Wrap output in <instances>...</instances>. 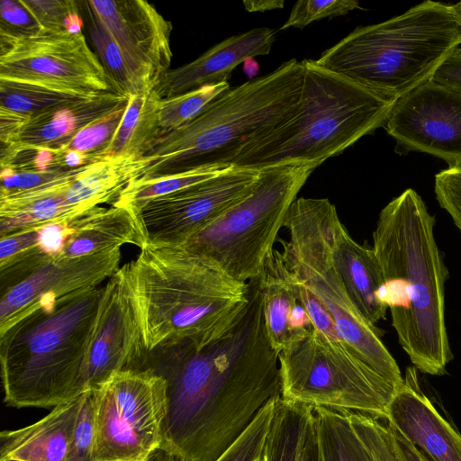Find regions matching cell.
<instances>
[{
  "label": "cell",
  "mask_w": 461,
  "mask_h": 461,
  "mask_svg": "<svg viewBox=\"0 0 461 461\" xmlns=\"http://www.w3.org/2000/svg\"><path fill=\"white\" fill-rule=\"evenodd\" d=\"M48 32H82L83 21L73 0H19Z\"/></svg>",
  "instance_id": "8d00e7d4"
},
{
  "label": "cell",
  "mask_w": 461,
  "mask_h": 461,
  "mask_svg": "<svg viewBox=\"0 0 461 461\" xmlns=\"http://www.w3.org/2000/svg\"><path fill=\"white\" fill-rule=\"evenodd\" d=\"M95 398L84 393L72 441L64 461H94Z\"/></svg>",
  "instance_id": "ab89813d"
},
{
  "label": "cell",
  "mask_w": 461,
  "mask_h": 461,
  "mask_svg": "<svg viewBox=\"0 0 461 461\" xmlns=\"http://www.w3.org/2000/svg\"><path fill=\"white\" fill-rule=\"evenodd\" d=\"M357 8L359 4L356 0H300L294 4L280 30L303 29L314 21L345 15Z\"/></svg>",
  "instance_id": "f35d334b"
},
{
  "label": "cell",
  "mask_w": 461,
  "mask_h": 461,
  "mask_svg": "<svg viewBox=\"0 0 461 461\" xmlns=\"http://www.w3.org/2000/svg\"><path fill=\"white\" fill-rule=\"evenodd\" d=\"M275 40V31L267 27L233 35L192 62L169 69L155 88L162 99H167L204 86L228 82L232 70L247 59L268 54Z\"/></svg>",
  "instance_id": "d6986e66"
},
{
  "label": "cell",
  "mask_w": 461,
  "mask_h": 461,
  "mask_svg": "<svg viewBox=\"0 0 461 461\" xmlns=\"http://www.w3.org/2000/svg\"><path fill=\"white\" fill-rule=\"evenodd\" d=\"M295 111L249 141L234 158L237 168L260 170L287 163L318 167L383 127L395 102L303 59Z\"/></svg>",
  "instance_id": "5b68a950"
},
{
  "label": "cell",
  "mask_w": 461,
  "mask_h": 461,
  "mask_svg": "<svg viewBox=\"0 0 461 461\" xmlns=\"http://www.w3.org/2000/svg\"><path fill=\"white\" fill-rule=\"evenodd\" d=\"M56 150L57 166L59 169L66 171L80 169L103 160L69 149L61 148Z\"/></svg>",
  "instance_id": "7dc6e473"
},
{
  "label": "cell",
  "mask_w": 461,
  "mask_h": 461,
  "mask_svg": "<svg viewBox=\"0 0 461 461\" xmlns=\"http://www.w3.org/2000/svg\"><path fill=\"white\" fill-rule=\"evenodd\" d=\"M140 249L122 268L147 352L182 341L206 345L247 302L248 283L184 245Z\"/></svg>",
  "instance_id": "3957f363"
},
{
  "label": "cell",
  "mask_w": 461,
  "mask_h": 461,
  "mask_svg": "<svg viewBox=\"0 0 461 461\" xmlns=\"http://www.w3.org/2000/svg\"><path fill=\"white\" fill-rule=\"evenodd\" d=\"M162 98L149 86L129 98L128 105L105 152V158L143 157L161 136L159 105Z\"/></svg>",
  "instance_id": "83f0119b"
},
{
  "label": "cell",
  "mask_w": 461,
  "mask_h": 461,
  "mask_svg": "<svg viewBox=\"0 0 461 461\" xmlns=\"http://www.w3.org/2000/svg\"><path fill=\"white\" fill-rule=\"evenodd\" d=\"M435 219L408 188L380 212L373 250L384 280V302L402 348L421 373L439 375L453 358L445 318L447 269Z\"/></svg>",
  "instance_id": "7a4b0ae2"
},
{
  "label": "cell",
  "mask_w": 461,
  "mask_h": 461,
  "mask_svg": "<svg viewBox=\"0 0 461 461\" xmlns=\"http://www.w3.org/2000/svg\"><path fill=\"white\" fill-rule=\"evenodd\" d=\"M129 98H125L114 110L90 122L77 131L62 148L77 150L100 159H105L120 126Z\"/></svg>",
  "instance_id": "d590c367"
},
{
  "label": "cell",
  "mask_w": 461,
  "mask_h": 461,
  "mask_svg": "<svg viewBox=\"0 0 461 461\" xmlns=\"http://www.w3.org/2000/svg\"><path fill=\"white\" fill-rule=\"evenodd\" d=\"M436 199L461 231V166L447 167L435 176Z\"/></svg>",
  "instance_id": "b9f144b4"
},
{
  "label": "cell",
  "mask_w": 461,
  "mask_h": 461,
  "mask_svg": "<svg viewBox=\"0 0 461 461\" xmlns=\"http://www.w3.org/2000/svg\"><path fill=\"white\" fill-rule=\"evenodd\" d=\"M259 170L228 167L218 176L156 198L140 219L147 243L183 245L249 194Z\"/></svg>",
  "instance_id": "4fadbf2b"
},
{
  "label": "cell",
  "mask_w": 461,
  "mask_h": 461,
  "mask_svg": "<svg viewBox=\"0 0 461 461\" xmlns=\"http://www.w3.org/2000/svg\"><path fill=\"white\" fill-rule=\"evenodd\" d=\"M316 167L297 162L260 169L249 194L183 245L234 280L258 277L290 206Z\"/></svg>",
  "instance_id": "9c48e42d"
},
{
  "label": "cell",
  "mask_w": 461,
  "mask_h": 461,
  "mask_svg": "<svg viewBox=\"0 0 461 461\" xmlns=\"http://www.w3.org/2000/svg\"><path fill=\"white\" fill-rule=\"evenodd\" d=\"M92 391L94 461H151L167 413L164 378L149 369L121 370Z\"/></svg>",
  "instance_id": "8fae6325"
},
{
  "label": "cell",
  "mask_w": 461,
  "mask_h": 461,
  "mask_svg": "<svg viewBox=\"0 0 461 461\" xmlns=\"http://www.w3.org/2000/svg\"><path fill=\"white\" fill-rule=\"evenodd\" d=\"M461 44L452 5L425 1L384 22L356 28L316 62L396 102L431 79Z\"/></svg>",
  "instance_id": "52a82bcc"
},
{
  "label": "cell",
  "mask_w": 461,
  "mask_h": 461,
  "mask_svg": "<svg viewBox=\"0 0 461 461\" xmlns=\"http://www.w3.org/2000/svg\"><path fill=\"white\" fill-rule=\"evenodd\" d=\"M261 461H321L313 407L276 400Z\"/></svg>",
  "instance_id": "484cf974"
},
{
  "label": "cell",
  "mask_w": 461,
  "mask_h": 461,
  "mask_svg": "<svg viewBox=\"0 0 461 461\" xmlns=\"http://www.w3.org/2000/svg\"><path fill=\"white\" fill-rule=\"evenodd\" d=\"M400 446L408 461H429L411 442L404 437L394 431Z\"/></svg>",
  "instance_id": "681fc988"
},
{
  "label": "cell",
  "mask_w": 461,
  "mask_h": 461,
  "mask_svg": "<svg viewBox=\"0 0 461 461\" xmlns=\"http://www.w3.org/2000/svg\"><path fill=\"white\" fill-rule=\"evenodd\" d=\"M122 49L134 73L155 86L169 70L172 24L143 0L86 2Z\"/></svg>",
  "instance_id": "e0dca14e"
},
{
  "label": "cell",
  "mask_w": 461,
  "mask_h": 461,
  "mask_svg": "<svg viewBox=\"0 0 461 461\" xmlns=\"http://www.w3.org/2000/svg\"><path fill=\"white\" fill-rule=\"evenodd\" d=\"M452 7L455 11V13L456 14L460 23H461V1L455 4V5H452Z\"/></svg>",
  "instance_id": "816d5d0a"
},
{
  "label": "cell",
  "mask_w": 461,
  "mask_h": 461,
  "mask_svg": "<svg viewBox=\"0 0 461 461\" xmlns=\"http://www.w3.org/2000/svg\"><path fill=\"white\" fill-rule=\"evenodd\" d=\"M245 9L249 12H266L269 10L283 8V0H248L243 1Z\"/></svg>",
  "instance_id": "c3c4849f"
},
{
  "label": "cell",
  "mask_w": 461,
  "mask_h": 461,
  "mask_svg": "<svg viewBox=\"0 0 461 461\" xmlns=\"http://www.w3.org/2000/svg\"><path fill=\"white\" fill-rule=\"evenodd\" d=\"M146 354L123 270L120 267L103 285L86 358L87 391L98 387L115 372L138 370Z\"/></svg>",
  "instance_id": "2e32d148"
},
{
  "label": "cell",
  "mask_w": 461,
  "mask_h": 461,
  "mask_svg": "<svg viewBox=\"0 0 461 461\" xmlns=\"http://www.w3.org/2000/svg\"><path fill=\"white\" fill-rule=\"evenodd\" d=\"M303 78L302 62L292 59L225 91L189 123L159 137L140 158L136 180L231 167L249 141L295 111Z\"/></svg>",
  "instance_id": "277c9868"
},
{
  "label": "cell",
  "mask_w": 461,
  "mask_h": 461,
  "mask_svg": "<svg viewBox=\"0 0 461 461\" xmlns=\"http://www.w3.org/2000/svg\"><path fill=\"white\" fill-rule=\"evenodd\" d=\"M103 286L39 310L0 335L4 402L50 409L87 391L86 358Z\"/></svg>",
  "instance_id": "8992f818"
},
{
  "label": "cell",
  "mask_w": 461,
  "mask_h": 461,
  "mask_svg": "<svg viewBox=\"0 0 461 461\" xmlns=\"http://www.w3.org/2000/svg\"><path fill=\"white\" fill-rule=\"evenodd\" d=\"M40 31L36 20L19 0L0 1V37L19 39Z\"/></svg>",
  "instance_id": "7bdbcfd3"
},
{
  "label": "cell",
  "mask_w": 461,
  "mask_h": 461,
  "mask_svg": "<svg viewBox=\"0 0 461 461\" xmlns=\"http://www.w3.org/2000/svg\"><path fill=\"white\" fill-rule=\"evenodd\" d=\"M54 261L38 246V227L0 238V285L2 294L42 266Z\"/></svg>",
  "instance_id": "f546056e"
},
{
  "label": "cell",
  "mask_w": 461,
  "mask_h": 461,
  "mask_svg": "<svg viewBox=\"0 0 461 461\" xmlns=\"http://www.w3.org/2000/svg\"><path fill=\"white\" fill-rule=\"evenodd\" d=\"M167 384L161 443L151 461H215L260 410L281 397L278 353L265 321L259 276L248 282L244 306L214 339L147 352L138 370Z\"/></svg>",
  "instance_id": "6da1fadb"
},
{
  "label": "cell",
  "mask_w": 461,
  "mask_h": 461,
  "mask_svg": "<svg viewBox=\"0 0 461 461\" xmlns=\"http://www.w3.org/2000/svg\"><path fill=\"white\" fill-rule=\"evenodd\" d=\"M121 249L51 261L1 296L0 335L39 311L100 286L119 268Z\"/></svg>",
  "instance_id": "9a60e30c"
},
{
  "label": "cell",
  "mask_w": 461,
  "mask_h": 461,
  "mask_svg": "<svg viewBox=\"0 0 461 461\" xmlns=\"http://www.w3.org/2000/svg\"><path fill=\"white\" fill-rule=\"evenodd\" d=\"M243 71L249 80L256 78L259 71V65L255 58L247 59L243 63Z\"/></svg>",
  "instance_id": "f907efd6"
},
{
  "label": "cell",
  "mask_w": 461,
  "mask_h": 461,
  "mask_svg": "<svg viewBox=\"0 0 461 461\" xmlns=\"http://www.w3.org/2000/svg\"><path fill=\"white\" fill-rule=\"evenodd\" d=\"M431 80L461 92V48H455L447 56Z\"/></svg>",
  "instance_id": "f6af8a7d"
},
{
  "label": "cell",
  "mask_w": 461,
  "mask_h": 461,
  "mask_svg": "<svg viewBox=\"0 0 461 461\" xmlns=\"http://www.w3.org/2000/svg\"><path fill=\"white\" fill-rule=\"evenodd\" d=\"M71 221L72 233L60 259L121 249L124 244L140 249L147 244L139 214L125 207L98 206Z\"/></svg>",
  "instance_id": "603a6c76"
},
{
  "label": "cell",
  "mask_w": 461,
  "mask_h": 461,
  "mask_svg": "<svg viewBox=\"0 0 461 461\" xmlns=\"http://www.w3.org/2000/svg\"><path fill=\"white\" fill-rule=\"evenodd\" d=\"M29 119V117L0 107L1 144L14 142Z\"/></svg>",
  "instance_id": "bcb514c9"
},
{
  "label": "cell",
  "mask_w": 461,
  "mask_h": 461,
  "mask_svg": "<svg viewBox=\"0 0 461 461\" xmlns=\"http://www.w3.org/2000/svg\"><path fill=\"white\" fill-rule=\"evenodd\" d=\"M230 88L229 83L223 82L162 99L159 105L161 136L189 123Z\"/></svg>",
  "instance_id": "836d02e7"
},
{
  "label": "cell",
  "mask_w": 461,
  "mask_h": 461,
  "mask_svg": "<svg viewBox=\"0 0 461 461\" xmlns=\"http://www.w3.org/2000/svg\"><path fill=\"white\" fill-rule=\"evenodd\" d=\"M72 220L52 221L38 227V246L50 260L61 258L72 233Z\"/></svg>",
  "instance_id": "ee69618b"
},
{
  "label": "cell",
  "mask_w": 461,
  "mask_h": 461,
  "mask_svg": "<svg viewBox=\"0 0 461 461\" xmlns=\"http://www.w3.org/2000/svg\"><path fill=\"white\" fill-rule=\"evenodd\" d=\"M142 167L140 158H107L80 172L66 193V198L84 214L102 203L113 205L125 188L136 180Z\"/></svg>",
  "instance_id": "4316f807"
},
{
  "label": "cell",
  "mask_w": 461,
  "mask_h": 461,
  "mask_svg": "<svg viewBox=\"0 0 461 461\" xmlns=\"http://www.w3.org/2000/svg\"><path fill=\"white\" fill-rule=\"evenodd\" d=\"M259 278L268 338L279 355L290 344L306 338L312 323L302 301L298 280L280 250L273 249L267 254Z\"/></svg>",
  "instance_id": "44dd1931"
},
{
  "label": "cell",
  "mask_w": 461,
  "mask_h": 461,
  "mask_svg": "<svg viewBox=\"0 0 461 461\" xmlns=\"http://www.w3.org/2000/svg\"><path fill=\"white\" fill-rule=\"evenodd\" d=\"M125 98L117 93L107 92L31 117L14 143L25 147L61 149L83 127L114 110Z\"/></svg>",
  "instance_id": "cb8c5ba5"
},
{
  "label": "cell",
  "mask_w": 461,
  "mask_h": 461,
  "mask_svg": "<svg viewBox=\"0 0 461 461\" xmlns=\"http://www.w3.org/2000/svg\"><path fill=\"white\" fill-rule=\"evenodd\" d=\"M321 461H369L347 411L313 407Z\"/></svg>",
  "instance_id": "4dcf8cb0"
},
{
  "label": "cell",
  "mask_w": 461,
  "mask_h": 461,
  "mask_svg": "<svg viewBox=\"0 0 461 461\" xmlns=\"http://www.w3.org/2000/svg\"><path fill=\"white\" fill-rule=\"evenodd\" d=\"M333 265L362 318L372 327L385 318L384 280L373 249L355 241L338 212L330 225Z\"/></svg>",
  "instance_id": "ffe728a7"
},
{
  "label": "cell",
  "mask_w": 461,
  "mask_h": 461,
  "mask_svg": "<svg viewBox=\"0 0 461 461\" xmlns=\"http://www.w3.org/2000/svg\"><path fill=\"white\" fill-rule=\"evenodd\" d=\"M416 370L407 368L390 402L387 424L429 461H461V434L420 390Z\"/></svg>",
  "instance_id": "ac0fdd59"
},
{
  "label": "cell",
  "mask_w": 461,
  "mask_h": 461,
  "mask_svg": "<svg viewBox=\"0 0 461 461\" xmlns=\"http://www.w3.org/2000/svg\"><path fill=\"white\" fill-rule=\"evenodd\" d=\"M84 4L89 18L91 41L113 92L130 98L142 89L152 86H147L134 73L118 43L86 3Z\"/></svg>",
  "instance_id": "1f68e13d"
},
{
  "label": "cell",
  "mask_w": 461,
  "mask_h": 461,
  "mask_svg": "<svg viewBox=\"0 0 461 461\" xmlns=\"http://www.w3.org/2000/svg\"><path fill=\"white\" fill-rule=\"evenodd\" d=\"M83 394L58 405L40 420L0 433V461H64L69 449Z\"/></svg>",
  "instance_id": "7402d4cb"
},
{
  "label": "cell",
  "mask_w": 461,
  "mask_h": 461,
  "mask_svg": "<svg viewBox=\"0 0 461 461\" xmlns=\"http://www.w3.org/2000/svg\"><path fill=\"white\" fill-rule=\"evenodd\" d=\"M0 77L89 92H113L83 32L0 37Z\"/></svg>",
  "instance_id": "7c38bea8"
},
{
  "label": "cell",
  "mask_w": 461,
  "mask_h": 461,
  "mask_svg": "<svg viewBox=\"0 0 461 461\" xmlns=\"http://www.w3.org/2000/svg\"><path fill=\"white\" fill-rule=\"evenodd\" d=\"M395 151H419L461 166V92L429 80L399 98L384 125Z\"/></svg>",
  "instance_id": "5bb4252c"
},
{
  "label": "cell",
  "mask_w": 461,
  "mask_h": 461,
  "mask_svg": "<svg viewBox=\"0 0 461 461\" xmlns=\"http://www.w3.org/2000/svg\"><path fill=\"white\" fill-rule=\"evenodd\" d=\"M101 94L0 77V107L29 118Z\"/></svg>",
  "instance_id": "f1b7e54d"
},
{
  "label": "cell",
  "mask_w": 461,
  "mask_h": 461,
  "mask_svg": "<svg viewBox=\"0 0 461 461\" xmlns=\"http://www.w3.org/2000/svg\"><path fill=\"white\" fill-rule=\"evenodd\" d=\"M80 172L38 188L0 195V237L83 215L66 198Z\"/></svg>",
  "instance_id": "d4e9b609"
},
{
  "label": "cell",
  "mask_w": 461,
  "mask_h": 461,
  "mask_svg": "<svg viewBox=\"0 0 461 461\" xmlns=\"http://www.w3.org/2000/svg\"><path fill=\"white\" fill-rule=\"evenodd\" d=\"M86 167L72 171H65L62 169L14 170L1 168L0 195L12 194L38 188L76 175Z\"/></svg>",
  "instance_id": "60d3db41"
},
{
  "label": "cell",
  "mask_w": 461,
  "mask_h": 461,
  "mask_svg": "<svg viewBox=\"0 0 461 461\" xmlns=\"http://www.w3.org/2000/svg\"><path fill=\"white\" fill-rule=\"evenodd\" d=\"M335 213V205L326 198L295 199L283 225L288 230V240H280L283 258L328 310L356 357L397 390L404 378L395 359L380 331L356 309L333 265L330 225Z\"/></svg>",
  "instance_id": "ba28073f"
},
{
  "label": "cell",
  "mask_w": 461,
  "mask_h": 461,
  "mask_svg": "<svg viewBox=\"0 0 461 461\" xmlns=\"http://www.w3.org/2000/svg\"><path fill=\"white\" fill-rule=\"evenodd\" d=\"M347 413L369 461H408L393 429L387 423L384 424L380 419L361 412Z\"/></svg>",
  "instance_id": "e575fe53"
},
{
  "label": "cell",
  "mask_w": 461,
  "mask_h": 461,
  "mask_svg": "<svg viewBox=\"0 0 461 461\" xmlns=\"http://www.w3.org/2000/svg\"><path fill=\"white\" fill-rule=\"evenodd\" d=\"M227 168L201 167L153 179L134 180L113 205L128 208L140 214L149 202L212 178Z\"/></svg>",
  "instance_id": "d6a6232c"
},
{
  "label": "cell",
  "mask_w": 461,
  "mask_h": 461,
  "mask_svg": "<svg viewBox=\"0 0 461 461\" xmlns=\"http://www.w3.org/2000/svg\"><path fill=\"white\" fill-rule=\"evenodd\" d=\"M281 398L386 420L396 389L359 361L336 357L314 329L278 355Z\"/></svg>",
  "instance_id": "30bf717a"
},
{
  "label": "cell",
  "mask_w": 461,
  "mask_h": 461,
  "mask_svg": "<svg viewBox=\"0 0 461 461\" xmlns=\"http://www.w3.org/2000/svg\"><path fill=\"white\" fill-rule=\"evenodd\" d=\"M278 398L269 401L238 439L215 461H261L264 443Z\"/></svg>",
  "instance_id": "74e56055"
}]
</instances>
